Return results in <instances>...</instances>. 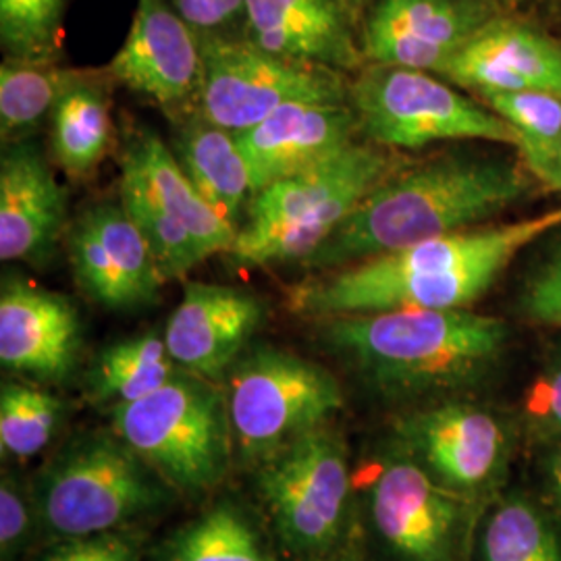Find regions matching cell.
<instances>
[{
  "mask_svg": "<svg viewBox=\"0 0 561 561\" xmlns=\"http://www.w3.org/2000/svg\"><path fill=\"white\" fill-rule=\"evenodd\" d=\"M558 229L561 206L510 225L421 241L310 275L289 289V308L317 321L408 308H468L528 243Z\"/></svg>",
  "mask_w": 561,
  "mask_h": 561,
  "instance_id": "6da1fadb",
  "label": "cell"
},
{
  "mask_svg": "<svg viewBox=\"0 0 561 561\" xmlns=\"http://www.w3.org/2000/svg\"><path fill=\"white\" fill-rule=\"evenodd\" d=\"M533 190L526 167L479 152L403 164L322 241L301 268L324 273L421 241L474 229Z\"/></svg>",
  "mask_w": 561,
  "mask_h": 561,
  "instance_id": "7a4b0ae2",
  "label": "cell"
},
{
  "mask_svg": "<svg viewBox=\"0 0 561 561\" xmlns=\"http://www.w3.org/2000/svg\"><path fill=\"white\" fill-rule=\"evenodd\" d=\"M319 340L389 401L451 400L502 358L507 327L468 308H408L319 321Z\"/></svg>",
  "mask_w": 561,
  "mask_h": 561,
  "instance_id": "3957f363",
  "label": "cell"
},
{
  "mask_svg": "<svg viewBox=\"0 0 561 561\" xmlns=\"http://www.w3.org/2000/svg\"><path fill=\"white\" fill-rule=\"evenodd\" d=\"M405 161L368 140L273 181L252 196L229 259L238 266L300 264Z\"/></svg>",
  "mask_w": 561,
  "mask_h": 561,
  "instance_id": "277c9868",
  "label": "cell"
},
{
  "mask_svg": "<svg viewBox=\"0 0 561 561\" xmlns=\"http://www.w3.org/2000/svg\"><path fill=\"white\" fill-rule=\"evenodd\" d=\"M173 493L113 428L65 443L30 491L38 526L55 541L127 530Z\"/></svg>",
  "mask_w": 561,
  "mask_h": 561,
  "instance_id": "5b68a950",
  "label": "cell"
},
{
  "mask_svg": "<svg viewBox=\"0 0 561 561\" xmlns=\"http://www.w3.org/2000/svg\"><path fill=\"white\" fill-rule=\"evenodd\" d=\"M113 431L175 491L198 495L225 479L233 458L219 382L180 368L154 393L111 410Z\"/></svg>",
  "mask_w": 561,
  "mask_h": 561,
  "instance_id": "8992f818",
  "label": "cell"
},
{
  "mask_svg": "<svg viewBox=\"0 0 561 561\" xmlns=\"http://www.w3.org/2000/svg\"><path fill=\"white\" fill-rule=\"evenodd\" d=\"M222 389L233 456L250 466L327 426L343 408V391L331 370L271 345L254 347L236 362Z\"/></svg>",
  "mask_w": 561,
  "mask_h": 561,
  "instance_id": "52a82bcc",
  "label": "cell"
},
{
  "mask_svg": "<svg viewBox=\"0 0 561 561\" xmlns=\"http://www.w3.org/2000/svg\"><path fill=\"white\" fill-rule=\"evenodd\" d=\"M352 479L345 442L329 424L254 466L262 510L287 553L319 561L337 551L352 507Z\"/></svg>",
  "mask_w": 561,
  "mask_h": 561,
  "instance_id": "ba28073f",
  "label": "cell"
},
{
  "mask_svg": "<svg viewBox=\"0 0 561 561\" xmlns=\"http://www.w3.org/2000/svg\"><path fill=\"white\" fill-rule=\"evenodd\" d=\"M350 104L362 138L396 152L456 140L518 146L514 129L484 102L422 69L364 65L352 76Z\"/></svg>",
  "mask_w": 561,
  "mask_h": 561,
  "instance_id": "9c48e42d",
  "label": "cell"
},
{
  "mask_svg": "<svg viewBox=\"0 0 561 561\" xmlns=\"http://www.w3.org/2000/svg\"><path fill=\"white\" fill-rule=\"evenodd\" d=\"M366 524L385 561H466L477 528L474 497L447 489L408 449L370 466Z\"/></svg>",
  "mask_w": 561,
  "mask_h": 561,
  "instance_id": "30bf717a",
  "label": "cell"
},
{
  "mask_svg": "<svg viewBox=\"0 0 561 561\" xmlns=\"http://www.w3.org/2000/svg\"><path fill=\"white\" fill-rule=\"evenodd\" d=\"M204 119L240 134L298 102H350L352 76L285 59L245 36H202Z\"/></svg>",
  "mask_w": 561,
  "mask_h": 561,
  "instance_id": "8fae6325",
  "label": "cell"
},
{
  "mask_svg": "<svg viewBox=\"0 0 561 561\" xmlns=\"http://www.w3.org/2000/svg\"><path fill=\"white\" fill-rule=\"evenodd\" d=\"M202 41L169 0H138L119 53L106 65L113 81L175 121L198 111Z\"/></svg>",
  "mask_w": 561,
  "mask_h": 561,
  "instance_id": "7c38bea8",
  "label": "cell"
},
{
  "mask_svg": "<svg viewBox=\"0 0 561 561\" xmlns=\"http://www.w3.org/2000/svg\"><path fill=\"white\" fill-rule=\"evenodd\" d=\"M398 442L447 489L470 497L495 484L510 454L502 419L456 398L426 403L403 416Z\"/></svg>",
  "mask_w": 561,
  "mask_h": 561,
  "instance_id": "4fadbf2b",
  "label": "cell"
},
{
  "mask_svg": "<svg viewBox=\"0 0 561 561\" xmlns=\"http://www.w3.org/2000/svg\"><path fill=\"white\" fill-rule=\"evenodd\" d=\"M67 254L90 300L108 310H136L161 294L159 264L121 202H99L69 225Z\"/></svg>",
  "mask_w": 561,
  "mask_h": 561,
  "instance_id": "5bb4252c",
  "label": "cell"
},
{
  "mask_svg": "<svg viewBox=\"0 0 561 561\" xmlns=\"http://www.w3.org/2000/svg\"><path fill=\"white\" fill-rule=\"evenodd\" d=\"M486 0H370L360 20L366 65H393L437 73L486 21Z\"/></svg>",
  "mask_w": 561,
  "mask_h": 561,
  "instance_id": "9a60e30c",
  "label": "cell"
},
{
  "mask_svg": "<svg viewBox=\"0 0 561 561\" xmlns=\"http://www.w3.org/2000/svg\"><path fill=\"white\" fill-rule=\"evenodd\" d=\"M264 314L261 298L245 289L187 280L162 337L180 368L219 382L240 360Z\"/></svg>",
  "mask_w": 561,
  "mask_h": 561,
  "instance_id": "2e32d148",
  "label": "cell"
},
{
  "mask_svg": "<svg viewBox=\"0 0 561 561\" xmlns=\"http://www.w3.org/2000/svg\"><path fill=\"white\" fill-rule=\"evenodd\" d=\"M69 229L67 192L41 144L2 146L0 159V259L44 266Z\"/></svg>",
  "mask_w": 561,
  "mask_h": 561,
  "instance_id": "e0dca14e",
  "label": "cell"
},
{
  "mask_svg": "<svg viewBox=\"0 0 561 561\" xmlns=\"http://www.w3.org/2000/svg\"><path fill=\"white\" fill-rule=\"evenodd\" d=\"M437 76L479 96L493 92L561 96V42L524 21L495 15Z\"/></svg>",
  "mask_w": 561,
  "mask_h": 561,
  "instance_id": "ac0fdd59",
  "label": "cell"
},
{
  "mask_svg": "<svg viewBox=\"0 0 561 561\" xmlns=\"http://www.w3.org/2000/svg\"><path fill=\"white\" fill-rule=\"evenodd\" d=\"M80 350V312L73 301L21 277L2 279V368L38 381H62L73 370Z\"/></svg>",
  "mask_w": 561,
  "mask_h": 561,
  "instance_id": "d6986e66",
  "label": "cell"
},
{
  "mask_svg": "<svg viewBox=\"0 0 561 561\" xmlns=\"http://www.w3.org/2000/svg\"><path fill=\"white\" fill-rule=\"evenodd\" d=\"M236 138L250 169L252 196L273 181L364 140L350 102L287 104Z\"/></svg>",
  "mask_w": 561,
  "mask_h": 561,
  "instance_id": "ffe728a7",
  "label": "cell"
},
{
  "mask_svg": "<svg viewBox=\"0 0 561 561\" xmlns=\"http://www.w3.org/2000/svg\"><path fill=\"white\" fill-rule=\"evenodd\" d=\"M243 36L273 55L347 76L366 65L358 21L335 0H245Z\"/></svg>",
  "mask_w": 561,
  "mask_h": 561,
  "instance_id": "44dd1931",
  "label": "cell"
},
{
  "mask_svg": "<svg viewBox=\"0 0 561 561\" xmlns=\"http://www.w3.org/2000/svg\"><path fill=\"white\" fill-rule=\"evenodd\" d=\"M119 164L121 171L134 175L161 210L190 231L204 261L233 252L238 231L202 198L171 144L162 140L154 129L144 123L129 127L121 141Z\"/></svg>",
  "mask_w": 561,
  "mask_h": 561,
  "instance_id": "7402d4cb",
  "label": "cell"
},
{
  "mask_svg": "<svg viewBox=\"0 0 561 561\" xmlns=\"http://www.w3.org/2000/svg\"><path fill=\"white\" fill-rule=\"evenodd\" d=\"M171 123V148L183 171L222 221L240 231L252 201V180L236 134L204 119L201 111Z\"/></svg>",
  "mask_w": 561,
  "mask_h": 561,
  "instance_id": "603a6c76",
  "label": "cell"
},
{
  "mask_svg": "<svg viewBox=\"0 0 561 561\" xmlns=\"http://www.w3.org/2000/svg\"><path fill=\"white\" fill-rule=\"evenodd\" d=\"M108 81L106 71L80 69L50 113V157L71 180L92 178L113 146Z\"/></svg>",
  "mask_w": 561,
  "mask_h": 561,
  "instance_id": "cb8c5ba5",
  "label": "cell"
},
{
  "mask_svg": "<svg viewBox=\"0 0 561 561\" xmlns=\"http://www.w3.org/2000/svg\"><path fill=\"white\" fill-rule=\"evenodd\" d=\"M180 366L161 335L148 333L104 347L85 377V396L111 410L141 400L171 381Z\"/></svg>",
  "mask_w": 561,
  "mask_h": 561,
  "instance_id": "d4e9b609",
  "label": "cell"
},
{
  "mask_svg": "<svg viewBox=\"0 0 561 561\" xmlns=\"http://www.w3.org/2000/svg\"><path fill=\"white\" fill-rule=\"evenodd\" d=\"M472 561H561L556 520L522 495H510L482 514Z\"/></svg>",
  "mask_w": 561,
  "mask_h": 561,
  "instance_id": "484cf974",
  "label": "cell"
},
{
  "mask_svg": "<svg viewBox=\"0 0 561 561\" xmlns=\"http://www.w3.org/2000/svg\"><path fill=\"white\" fill-rule=\"evenodd\" d=\"M80 69L59 62L4 59L0 67V138L2 146L30 140L50 119L65 88Z\"/></svg>",
  "mask_w": 561,
  "mask_h": 561,
  "instance_id": "4316f807",
  "label": "cell"
},
{
  "mask_svg": "<svg viewBox=\"0 0 561 561\" xmlns=\"http://www.w3.org/2000/svg\"><path fill=\"white\" fill-rule=\"evenodd\" d=\"M161 561H275L252 520L231 503H217L162 542Z\"/></svg>",
  "mask_w": 561,
  "mask_h": 561,
  "instance_id": "83f0119b",
  "label": "cell"
},
{
  "mask_svg": "<svg viewBox=\"0 0 561 561\" xmlns=\"http://www.w3.org/2000/svg\"><path fill=\"white\" fill-rule=\"evenodd\" d=\"M481 101L516 134L522 162L549 187L561 154V96L547 92H493Z\"/></svg>",
  "mask_w": 561,
  "mask_h": 561,
  "instance_id": "f1b7e54d",
  "label": "cell"
},
{
  "mask_svg": "<svg viewBox=\"0 0 561 561\" xmlns=\"http://www.w3.org/2000/svg\"><path fill=\"white\" fill-rule=\"evenodd\" d=\"M119 202L140 229L144 240L148 241L164 283L185 277L204 262L190 231L161 210V206L144 192L138 180L125 171H121Z\"/></svg>",
  "mask_w": 561,
  "mask_h": 561,
  "instance_id": "f546056e",
  "label": "cell"
},
{
  "mask_svg": "<svg viewBox=\"0 0 561 561\" xmlns=\"http://www.w3.org/2000/svg\"><path fill=\"white\" fill-rule=\"evenodd\" d=\"M60 401L27 382H2L0 449L2 456L27 460L50 443L59 424Z\"/></svg>",
  "mask_w": 561,
  "mask_h": 561,
  "instance_id": "4dcf8cb0",
  "label": "cell"
},
{
  "mask_svg": "<svg viewBox=\"0 0 561 561\" xmlns=\"http://www.w3.org/2000/svg\"><path fill=\"white\" fill-rule=\"evenodd\" d=\"M69 0H0L4 59L59 62Z\"/></svg>",
  "mask_w": 561,
  "mask_h": 561,
  "instance_id": "1f68e13d",
  "label": "cell"
},
{
  "mask_svg": "<svg viewBox=\"0 0 561 561\" xmlns=\"http://www.w3.org/2000/svg\"><path fill=\"white\" fill-rule=\"evenodd\" d=\"M38 526L32 495L25 493L13 474H2L0 482V558L15 561Z\"/></svg>",
  "mask_w": 561,
  "mask_h": 561,
  "instance_id": "d6a6232c",
  "label": "cell"
},
{
  "mask_svg": "<svg viewBox=\"0 0 561 561\" xmlns=\"http://www.w3.org/2000/svg\"><path fill=\"white\" fill-rule=\"evenodd\" d=\"M41 561H141L140 539L127 530L65 539L50 547Z\"/></svg>",
  "mask_w": 561,
  "mask_h": 561,
  "instance_id": "836d02e7",
  "label": "cell"
},
{
  "mask_svg": "<svg viewBox=\"0 0 561 561\" xmlns=\"http://www.w3.org/2000/svg\"><path fill=\"white\" fill-rule=\"evenodd\" d=\"M198 36H243L245 0H169Z\"/></svg>",
  "mask_w": 561,
  "mask_h": 561,
  "instance_id": "e575fe53",
  "label": "cell"
},
{
  "mask_svg": "<svg viewBox=\"0 0 561 561\" xmlns=\"http://www.w3.org/2000/svg\"><path fill=\"white\" fill-rule=\"evenodd\" d=\"M528 424L547 439H561V352L542 368L526 396Z\"/></svg>",
  "mask_w": 561,
  "mask_h": 561,
  "instance_id": "d590c367",
  "label": "cell"
},
{
  "mask_svg": "<svg viewBox=\"0 0 561 561\" xmlns=\"http://www.w3.org/2000/svg\"><path fill=\"white\" fill-rule=\"evenodd\" d=\"M522 308L535 321L561 327V240L528 280Z\"/></svg>",
  "mask_w": 561,
  "mask_h": 561,
  "instance_id": "8d00e7d4",
  "label": "cell"
},
{
  "mask_svg": "<svg viewBox=\"0 0 561 561\" xmlns=\"http://www.w3.org/2000/svg\"><path fill=\"white\" fill-rule=\"evenodd\" d=\"M547 486L561 520V445L547 460Z\"/></svg>",
  "mask_w": 561,
  "mask_h": 561,
  "instance_id": "74e56055",
  "label": "cell"
},
{
  "mask_svg": "<svg viewBox=\"0 0 561 561\" xmlns=\"http://www.w3.org/2000/svg\"><path fill=\"white\" fill-rule=\"evenodd\" d=\"M335 2H340L341 7H343L354 20L358 21V27H360L362 13H364L366 7L370 4V0H335Z\"/></svg>",
  "mask_w": 561,
  "mask_h": 561,
  "instance_id": "f35d334b",
  "label": "cell"
},
{
  "mask_svg": "<svg viewBox=\"0 0 561 561\" xmlns=\"http://www.w3.org/2000/svg\"><path fill=\"white\" fill-rule=\"evenodd\" d=\"M551 187H553L556 192H560L561 194V154L560 162H558V169H556V178H553V183H551Z\"/></svg>",
  "mask_w": 561,
  "mask_h": 561,
  "instance_id": "ab89813d",
  "label": "cell"
},
{
  "mask_svg": "<svg viewBox=\"0 0 561 561\" xmlns=\"http://www.w3.org/2000/svg\"><path fill=\"white\" fill-rule=\"evenodd\" d=\"M319 561H358V560H352V558H341V556H337V553H333V556H329V558H324V560Z\"/></svg>",
  "mask_w": 561,
  "mask_h": 561,
  "instance_id": "60d3db41",
  "label": "cell"
},
{
  "mask_svg": "<svg viewBox=\"0 0 561 561\" xmlns=\"http://www.w3.org/2000/svg\"><path fill=\"white\" fill-rule=\"evenodd\" d=\"M486 2H491L493 7H497V4H507V2H516V0H486Z\"/></svg>",
  "mask_w": 561,
  "mask_h": 561,
  "instance_id": "b9f144b4",
  "label": "cell"
}]
</instances>
